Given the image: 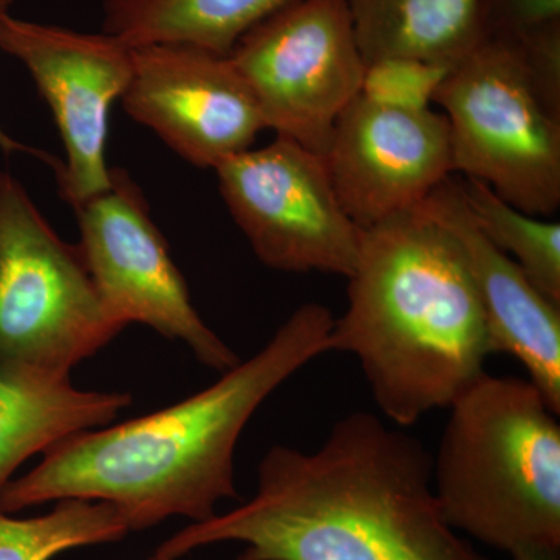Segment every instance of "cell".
<instances>
[{
  "mask_svg": "<svg viewBox=\"0 0 560 560\" xmlns=\"http://www.w3.org/2000/svg\"><path fill=\"white\" fill-rule=\"evenodd\" d=\"M230 58L267 130L320 156L366 68L348 0H294L246 33Z\"/></svg>",
  "mask_w": 560,
  "mask_h": 560,
  "instance_id": "obj_7",
  "label": "cell"
},
{
  "mask_svg": "<svg viewBox=\"0 0 560 560\" xmlns=\"http://www.w3.org/2000/svg\"><path fill=\"white\" fill-rule=\"evenodd\" d=\"M537 97L560 119V22L512 39Z\"/></svg>",
  "mask_w": 560,
  "mask_h": 560,
  "instance_id": "obj_20",
  "label": "cell"
},
{
  "mask_svg": "<svg viewBox=\"0 0 560 560\" xmlns=\"http://www.w3.org/2000/svg\"><path fill=\"white\" fill-rule=\"evenodd\" d=\"M433 489L460 536L512 552L560 548V425L539 389L485 372L453 401Z\"/></svg>",
  "mask_w": 560,
  "mask_h": 560,
  "instance_id": "obj_4",
  "label": "cell"
},
{
  "mask_svg": "<svg viewBox=\"0 0 560 560\" xmlns=\"http://www.w3.org/2000/svg\"><path fill=\"white\" fill-rule=\"evenodd\" d=\"M130 533L119 511L105 501L60 500L47 514L31 518L0 512V560H51Z\"/></svg>",
  "mask_w": 560,
  "mask_h": 560,
  "instance_id": "obj_18",
  "label": "cell"
},
{
  "mask_svg": "<svg viewBox=\"0 0 560 560\" xmlns=\"http://www.w3.org/2000/svg\"><path fill=\"white\" fill-rule=\"evenodd\" d=\"M334 320L326 305H301L256 355L200 393L61 441L7 485L0 512L81 499L109 503L130 530L172 517L208 521L221 501L238 497L234 455L243 430L276 389L329 352Z\"/></svg>",
  "mask_w": 560,
  "mask_h": 560,
  "instance_id": "obj_2",
  "label": "cell"
},
{
  "mask_svg": "<svg viewBox=\"0 0 560 560\" xmlns=\"http://www.w3.org/2000/svg\"><path fill=\"white\" fill-rule=\"evenodd\" d=\"M131 394L77 388L70 374L0 355V495L35 455L116 422Z\"/></svg>",
  "mask_w": 560,
  "mask_h": 560,
  "instance_id": "obj_14",
  "label": "cell"
},
{
  "mask_svg": "<svg viewBox=\"0 0 560 560\" xmlns=\"http://www.w3.org/2000/svg\"><path fill=\"white\" fill-rule=\"evenodd\" d=\"M460 195L485 237L510 256L530 282L560 305V224L528 215L489 186L458 176Z\"/></svg>",
  "mask_w": 560,
  "mask_h": 560,
  "instance_id": "obj_17",
  "label": "cell"
},
{
  "mask_svg": "<svg viewBox=\"0 0 560 560\" xmlns=\"http://www.w3.org/2000/svg\"><path fill=\"white\" fill-rule=\"evenodd\" d=\"M147 560H168V559L161 558V556H158L156 552H154V555L151 556V558H149Z\"/></svg>",
  "mask_w": 560,
  "mask_h": 560,
  "instance_id": "obj_24",
  "label": "cell"
},
{
  "mask_svg": "<svg viewBox=\"0 0 560 560\" xmlns=\"http://www.w3.org/2000/svg\"><path fill=\"white\" fill-rule=\"evenodd\" d=\"M124 329L79 245L62 241L20 180L0 171V355L70 374Z\"/></svg>",
  "mask_w": 560,
  "mask_h": 560,
  "instance_id": "obj_5",
  "label": "cell"
},
{
  "mask_svg": "<svg viewBox=\"0 0 560 560\" xmlns=\"http://www.w3.org/2000/svg\"><path fill=\"white\" fill-rule=\"evenodd\" d=\"M324 161L342 209L363 231L418 209L455 175L444 114L360 95L338 117Z\"/></svg>",
  "mask_w": 560,
  "mask_h": 560,
  "instance_id": "obj_12",
  "label": "cell"
},
{
  "mask_svg": "<svg viewBox=\"0 0 560 560\" xmlns=\"http://www.w3.org/2000/svg\"><path fill=\"white\" fill-rule=\"evenodd\" d=\"M452 68L418 58L390 57L368 62L360 97L388 108L431 109Z\"/></svg>",
  "mask_w": 560,
  "mask_h": 560,
  "instance_id": "obj_19",
  "label": "cell"
},
{
  "mask_svg": "<svg viewBox=\"0 0 560 560\" xmlns=\"http://www.w3.org/2000/svg\"><path fill=\"white\" fill-rule=\"evenodd\" d=\"M329 352L349 353L382 415L411 427L486 372L488 323L463 250L420 209L364 231Z\"/></svg>",
  "mask_w": 560,
  "mask_h": 560,
  "instance_id": "obj_3",
  "label": "cell"
},
{
  "mask_svg": "<svg viewBox=\"0 0 560 560\" xmlns=\"http://www.w3.org/2000/svg\"><path fill=\"white\" fill-rule=\"evenodd\" d=\"M0 50L28 70L57 124L66 161L55 165L62 200L75 208L108 190L109 114L132 75V47L108 33H83L0 18Z\"/></svg>",
  "mask_w": 560,
  "mask_h": 560,
  "instance_id": "obj_10",
  "label": "cell"
},
{
  "mask_svg": "<svg viewBox=\"0 0 560 560\" xmlns=\"http://www.w3.org/2000/svg\"><path fill=\"white\" fill-rule=\"evenodd\" d=\"M458 242L477 289L493 352L510 353L528 372L552 411L560 415V305L552 302L471 219L458 175L440 184L420 205Z\"/></svg>",
  "mask_w": 560,
  "mask_h": 560,
  "instance_id": "obj_13",
  "label": "cell"
},
{
  "mask_svg": "<svg viewBox=\"0 0 560 560\" xmlns=\"http://www.w3.org/2000/svg\"><path fill=\"white\" fill-rule=\"evenodd\" d=\"M512 560H560V548H523L512 552Z\"/></svg>",
  "mask_w": 560,
  "mask_h": 560,
  "instance_id": "obj_23",
  "label": "cell"
},
{
  "mask_svg": "<svg viewBox=\"0 0 560 560\" xmlns=\"http://www.w3.org/2000/svg\"><path fill=\"white\" fill-rule=\"evenodd\" d=\"M451 128L453 172L481 180L533 217L560 208V119L530 86L511 40L488 39L438 91Z\"/></svg>",
  "mask_w": 560,
  "mask_h": 560,
  "instance_id": "obj_6",
  "label": "cell"
},
{
  "mask_svg": "<svg viewBox=\"0 0 560 560\" xmlns=\"http://www.w3.org/2000/svg\"><path fill=\"white\" fill-rule=\"evenodd\" d=\"M294 0H105L103 31L127 46L183 44L230 57L238 40Z\"/></svg>",
  "mask_w": 560,
  "mask_h": 560,
  "instance_id": "obj_16",
  "label": "cell"
},
{
  "mask_svg": "<svg viewBox=\"0 0 560 560\" xmlns=\"http://www.w3.org/2000/svg\"><path fill=\"white\" fill-rule=\"evenodd\" d=\"M72 209L81 256L114 319L184 342L202 366L220 374L241 361L195 308L171 246L127 172L113 168L109 189Z\"/></svg>",
  "mask_w": 560,
  "mask_h": 560,
  "instance_id": "obj_9",
  "label": "cell"
},
{
  "mask_svg": "<svg viewBox=\"0 0 560 560\" xmlns=\"http://www.w3.org/2000/svg\"><path fill=\"white\" fill-rule=\"evenodd\" d=\"M235 541V560H490L442 515L425 445L352 411L315 452L275 445L241 506L173 534L156 555L178 560Z\"/></svg>",
  "mask_w": 560,
  "mask_h": 560,
  "instance_id": "obj_1",
  "label": "cell"
},
{
  "mask_svg": "<svg viewBox=\"0 0 560 560\" xmlns=\"http://www.w3.org/2000/svg\"><path fill=\"white\" fill-rule=\"evenodd\" d=\"M125 113L184 161L212 168L253 149L264 116L230 57L183 46L132 47Z\"/></svg>",
  "mask_w": 560,
  "mask_h": 560,
  "instance_id": "obj_11",
  "label": "cell"
},
{
  "mask_svg": "<svg viewBox=\"0 0 560 560\" xmlns=\"http://www.w3.org/2000/svg\"><path fill=\"white\" fill-rule=\"evenodd\" d=\"M14 0H0V18L5 16V14L10 13L11 5H13ZM0 151L7 156L14 153H25L33 154V156L39 158L40 161L47 162L54 167L57 164V161L51 160L49 154L44 153V151H39L36 149H32V147L24 145L20 140L11 138L9 132L3 130L0 127Z\"/></svg>",
  "mask_w": 560,
  "mask_h": 560,
  "instance_id": "obj_22",
  "label": "cell"
},
{
  "mask_svg": "<svg viewBox=\"0 0 560 560\" xmlns=\"http://www.w3.org/2000/svg\"><path fill=\"white\" fill-rule=\"evenodd\" d=\"M364 61L453 66L485 43L477 0H348Z\"/></svg>",
  "mask_w": 560,
  "mask_h": 560,
  "instance_id": "obj_15",
  "label": "cell"
},
{
  "mask_svg": "<svg viewBox=\"0 0 560 560\" xmlns=\"http://www.w3.org/2000/svg\"><path fill=\"white\" fill-rule=\"evenodd\" d=\"M485 39L512 40L560 22V0H477Z\"/></svg>",
  "mask_w": 560,
  "mask_h": 560,
  "instance_id": "obj_21",
  "label": "cell"
},
{
  "mask_svg": "<svg viewBox=\"0 0 560 560\" xmlns=\"http://www.w3.org/2000/svg\"><path fill=\"white\" fill-rule=\"evenodd\" d=\"M215 173L232 219L265 267L352 276L364 231L342 209L324 156L276 136Z\"/></svg>",
  "mask_w": 560,
  "mask_h": 560,
  "instance_id": "obj_8",
  "label": "cell"
}]
</instances>
